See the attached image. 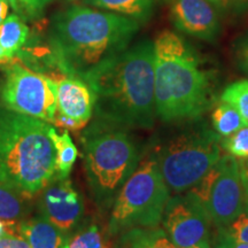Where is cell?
Here are the masks:
<instances>
[{"label": "cell", "instance_id": "cell-1", "mask_svg": "<svg viewBox=\"0 0 248 248\" xmlns=\"http://www.w3.org/2000/svg\"><path fill=\"white\" fill-rule=\"evenodd\" d=\"M80 78L94 93V121L125 130L154 126L157 114L153 42L141 40Z\"/></svg>", "mask_w": 248, "mask_h": 248}, {"label": "cell", "instance_id": "cell-2", "mask_svg": "<svg viewBox=\"0 0 248 248\" xmlns=\"http://www.w3.org/2000/svg\"><path fill=\"white\" fill-rule=\"evenodd\" d=\"M140 22L123 15L83 6L59 12L52 18V57L63 75L82 77L102 61L129 47Z\"/></svg>", "mask_w": 248, "mask_h": 248}, {"label": "cell", "instance_id": "cell-3", "mask_svg": "<svg viewBox=\"0 0 248 248\" xmlns=\"http://www.w3.org/2000/svg\"><path fill=\"white\" fill-rule=\"evenodd\" d=\"M154 94L164 123L199 119L215 101L212 71L181 35L163 30L153 42Z\"/></svg>", "mask_w": 248, "mask_h": 248}, {"label": "cell", "instance_id": "cell-4", "mask_svg": "<svg viewBox=\"0 0 248 248\" xmlns=\"http://www.w3.org/2000/svg\"><path fill=\"white\" fill-rule=\"evenodd\" d=\"M51 124L0 106V183L32 197L55 175Z\"/></svg>", "mask_w": 248, "mask_h": 248}, {"label": "cell", "instance_id": "cell-5", "mask_svg": "<svg viewBox=\"0 0 248 248\" xmlns=\"http://www.w3.org/2000/svg\"><path fill=\"white\" fill-rule=\"evenodd\" d=\"M128 131L94 121L80 137L89 190L101 210L111 208L141 160L137 142Z\"/></svg>", "mask_w": 248, "mask_h": 248}, {"label": "cell", "instance_id": "cell-6", "mask_svg": "<svg viewBox=\"0 0 248 248\" xmlns=\"http://www.w3.org/2000/svg\"><path fill=\"white\" fill-rule=\"evenodd\" d=\"M221 136L203 120L184 121V125L155 147L154 153L170 192L190 190L222 156Z\"/></svg>", "mask_w": 248, "mask_h": 248}, {"label": "cell", "instance_id": "cell-7", "mask_svg": "<svg viewBox=\"0 0 248 248\" xmlns=\"http://www.w3.org/2000/svg\"><path fill=\"white\" fill-rule=\"evenodd\" d=\"M170 198L154 151L144 155L111 206L108 233L117 235L132 228L159 226Z\"/></svg>", "mask_w": 248, "mask_h": 248}, {"label": "cell", "instance_id": "cell-8", "mask_svg": "<svg viewBox=\"0 0 248 248\" xmlns=\"http://www.w3.org/2000/svg\"><path fill=\"white\" fill-rule=\"evenodd\" d=\"M186 192L198 200L216 228L228 226L245 210L240 164L230 154L222 155Z\"/></svg>", "mask_w": 248, "mask_h": 248}, {"label": "cell", "instance_id": "cell-9", "mask_svg": "<svg viewBox=\"0 0 248 248\" xmlns=\"http://www.w3.org/2000/svg\"><path fill=\"white\" fill-rule=\"evenodd\" d=\"M0 100L9 110L48 123L54 122L58 111L54 80L14 60L6 64Z\"/></svg>", "mask_w": 248, "mask_h": 248}, {"label": "cell", "instance_id": "cell-10", "mask_svg": "<svg viewBox=\"0 0 248 248\" xmlns=\"http://www.w3.org/2000/svg\"><path fill=\"white\" fill-rule=\"evenodd\" d=\"M161 223L176 248L209 241L212 223L202 206L188 192L170 198Z\"/></svg>", "mask_w": 248, "mask_h": 248}, {"label": "cell", "instance_id": "cell-11", "mask_svg": "<svg viewBox=\"0 0 248 248\" xmlns=\"http://www.w3.org/2000/svg\"><path fill=\"white\" fill-rule=\"evenodd\" d=\"M39 208L45 218L69 235L80 225L85 206L69 177L54 175L42 190Z\"/></svg>", "mask_w": 248, "mask_h": 248}, {"label": "cell", "instance_id": "cell-12", "mask_svg": "<svg viewBox=\"0 0 248 248\" xmlns=\"http://www.w3.org/2000/svg\"><path fill=\"white\" fill-rule=\"evenodd\" d=\"M57 85L58 111L54 124L63 130L84 129L94 113V93L85 80L63 75L52 78Z\"/></svg>", "mask_w": 248, "mask_h": 248}, {"label": "cell", "instance_id": "cell-13", "mask_svg": "<svg viewBox=\"0 0 248 248\" xmlns=\"http://www.w3.org/2000/svg\"><path fill=\"white\" fill-rule=\"evenodd\" d=\"M222 11L214 0H171L170 21L179 32L212 43L221 31Z\"/></svg>", "mask_w": 248, "mask_h": 248}, {"label": "cell", "instance_id": "cell-14", "mask_svg": "<svg viewBox=\"0 0 248 248\" xmlns=\"http://www.w3.org/2000/svg\"><path fill=\"white\" fill-rule=\"evenodd\" d=\"M17 231L31 248H63L68 237L43 215L18 222Z\"/></svg>", "mask_w": 248, "mask_h": 248}, {"label": "cell", "instance_id": "cell-15", "mask_svg": "<svg viewBox=\"0 0 248 248\" xmlns=\"http://www.w3.org/2000/svg\"><path fill=\"white\" fill-rule=\"evenodd\" d=\"M114 248H176L163 228H132L117 234Z\"/></svg>", "mask_w": 248, "mask_h": 248}, {"label": "cell", "instance_id": "cell-16", "mask_svg": "<svg viewBox=\"0 0 248 248\" xmlns=\"http://www.w3.org/2000/svg\"><path fill=\"white\" fill-rule=\"evenodd\" d=\"M86 4L107 9L111 13L133 18L140 23L150 20L154 11L155 0H85Z\"/></svg>", "mask_w": 248, "mask_h": 248}, {"label": "cell", "instance_id": "cell-17", "mask_svg": "<svg viewBox=\"0 0 248 248\" xmlns=\"http://www.w3.org/2000/svg\"><path fill=\"white\" fill-rule=\"evenodd\" d=\"M49 137L53 141L55 150V175L60 177H69L70 171L78 157V150L74 144L68 130L59 133L55 128L51 126Z\"/></svg>", "mask_w": 248, "mask_h": 248}, {"label": "cell", "instance_id": "cell-18", "mask_svg": "<svg viewBox=\"0 0 248 248\" xmlns=\"http://www.w3.org/2000/svg\"><path fill=\"white\" fill-rule=\"evenodd\" d=\"M29 197L0 183V218L5 223L17 224L28 215Z\"/></svg>", "mask_w": 248, "mask_h": 248}, {"label": "cell", "instance_id": "cell-19", "mask_svg": "<svg viewBox=\"0 0 248 248\" xmlns=\"http://www.w3.org/2000/svg\"><path fill=\"white\" fill-rule=\"evenodd\" d=\"M29 36V28L16 14H11L0 24V46L15 55Z\"/></svg>", "mask_w": 248, "mask_h": 248}, {"label": "cell", "instance_id": "cell-20", "mask_svg": "<svg viewBox=\"0 0 248 248\" xmlns=\"http://www.w3.org/2000/svg\"><path fill=\"white\" fill-rule=\"evenodd\" d=\"M212 123L215 131L222 138L228 137L237 132L244 126L248 125L234 107L230 104L221 101L216 105L212 114Z\"/></svg>", "mask_w": 248, "mask_h": 248}, {"label": "cell", "instance_id": "cell-21", "mask_svg": "<svg viewBox=\"0 0 248 248\" xmlns=\"http://www.w3.org/2000/svg\"><path fill=\"white\" fill-rule=\"evenodd\" d=\"M63 248H107L104 235L97 224L78 226L67 237Z\"/></svg>", "mask_w": 248, "mask_h": 248}, {"label": "cell", "instance_id": "cell-22", "mask_svg": "<svg viewBox=\"0 0 248 248\" xmlns=\"http://www.w3.org/2000/svg\"><path fill=\"white\" fill-rule=\"evenodd\" d=\"M221 101L230 104L248 124V79H239L223 90Z\"/></svg>", "mask_w": 248, "mask_h": 248}, {"label": "cell", "instance_id": "cell-23", "mask_svg": "<svg viewBox=\"0 0 248 248\" xmlns=\"http://www.w3.org/2000/svg\"><path fill=\"white\" fill-rule=\"evenodd\" d=\"M223 151L235 159L248 160V125L221 139Z\"/></svg>", "mask_w": 248, "mask_h": 248}, {"label": "cell", "instance_id": "cell-24", "mask_svg": "<svg viewBox=\"0 0 248 248\" xmlns=\"http://www.w3.org/2000/svg\"><path fill=\"white\" fill-rule=\"evenodd\" d=\"M223 229L234 240L248 244V212L244 210L234 221Z\"/></svg>", "mask_w": 248, "mask_h": 248}, {"label": "cell", "instance_id": "cell-25", "mask_svg": "<svg viewBox=\"0 0 248 248\" xmlns=\"http://www.w3.org/2000/svg\"><path fill=\"white\" fill-rule=\"evenodd\" d=\"M234 57L238 67L248 75V31L235 42Z\"/></svg>", "mask_w": 248, "mask_h": 248}, {"label": "cell", "instance_id": "cell-26", "mask_svg": "<svg viewBox=\"0 0 248 248\" xmlns=\"http://www.w3.org/2000/svg\"><path fill=\"white\" fill-rule=\"evenodd\" d=\"M0 248H31L20 233L6 232L0 237Z\"/></svg>", "mask_w": 248, "mask_h": 248}, {"label": "cell", "instance_id": "cell-27", "mask_svg": "<svg viewBox=\"0 0 248 248\" xmlns=\"http://www.w3.org/2000/svg\"><path fill=\"white\" fill-rule=\"evenodd\" d=\"M53 0H29L30 5V16L36 17L43 13L46 6Z\"/></svg>", "mask_w": 248, "mask_h": 248}, {"label": "cell", "instance_id": "cell-28", "mask_svg": "<svg viewBox=\"0 0 248 248\" xmlns=\"http://www.w3.org/2000/svg\"><path fill=\"white\" fill-rule=\"evenodd\" d=\"M240 175L241 184H243L245 210L248 212V166L246 164H240Z\"/></svg>", "mask_w": 248, "mask_h": 248}, {"label": "cell", "instance_id": "cell-29", "mask_svg": "<svg viewBox=\"0 0 248 248\" xmlns=\"http://www.w3.org/2000/svg\"><path fill=\"white\" fill-rule=\"evenodd\" d=\"M11 7L18 13H24L30 16L29 0H8Z\"/></svg>", "mask_w": 248, "mask_h": 248}, {"label": "cell", "instance_id": "cell-30", "mask_svg": "<svg viewBox=\"0 0 248 248\" xmlns=\"http://www.w3.org/2000/svg\"><path fill=\"white\" fill-rule=\"evenodd\" d=\"M9 11V2L8 0H0V24L5 21V18L8 16Z\"/></svg>", "mask_w": 248, "mask_h": 248}, {"label": "cell", "instance_id": "cell-31", "mask_svg": "<svg viewBox=\"0 0 248 248\" xmlns=\"http://www.w3.org/2000/svg\"><path fill=\"white\" fill-rule=\"evenodd\" d=\"M12 60H14V55L12 53H9V52L6 51V49H4L0 46V66L1 64H7L11 62Z\"/></svg>", "mask_w": 248, "mask_h": 248}, {"label": "cell", "instance_id": "cell-32", "mask_svg": "<svg viewBox=\"0 0 248 248\" xmlns=\"http://www.w3.org/2000/svg\"><path fill=\"white\" fill-rule=\"evenodd\" d=\"M214 1H215L216 4L218 5L222 9H225V8H228V6L230 5L233 0H214Z\"/></svg>", "mask_w": 248, "mask_h": 248}, {"label": "cell", "instance_id": "cell-33", "mask_svg": "<svg viewBox=\"0 0 248 248\" xmlns=\"http://www.w3.org/2000/svg\"><path fill=\"white\" fill-rule=\"evenodd\" d=\"M186 248H212V246H210L209 241H203V243H200L198 245H194V246L192 247H186Z\"/></svg>", "mask_w": 248, "mask_h": 248}, {"label": "cell", "instance_id": "cell-34", "mask_svg": "<svg viewBox=\"0 0 248 248\" xmlns=\"http://www.w3.org/2000/svg\"><path fill=\"white\" fill-rule=\"evenodd\" d=\"M4 233H6V225H5V222L0 218V237H1Z\"/></svg>", "mask_w": 248, "mask_h": 248}, {"label": "cell", "instance_id": "cell-35", "mask_svg": "<svg viewBox=\"0 0 248 248\" xmlns=\"http://www.w3.org/2000/svg\"><path fill=\"white\" fill-rule=\"evenodd\" d=\"M233 1H237V2H248V0H233Z\"/></svg>", "mask_w": 248, "mask_h": 248}]
</instances>
